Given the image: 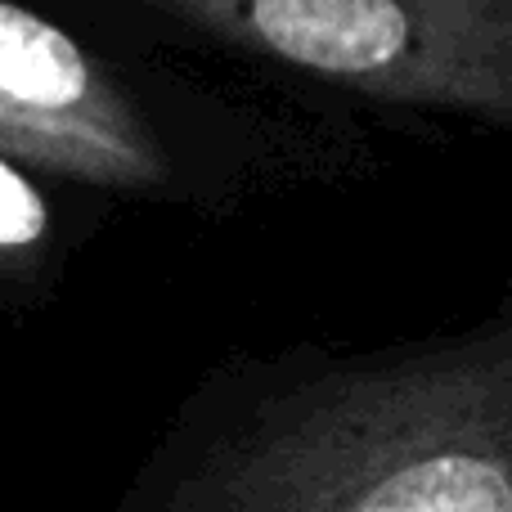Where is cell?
I'll use <instances>...</instances> for the list:
<instances>
[{
    "instance_id": "obj_1",
    "label": "cell",
    "mask_w": 512,
    "mask_h": 512,
    "mask_svg": "<svg viewBox=\"0 0 512 512\" xmlns=\"http://www.w3.org/2000/svg\"><path fill=\"white\" fill-rule=\"evenodd\" d=\"M131 512H512L508 333L274 391Z\"/></svg>"
},
{
    "instance_id": "obj_2",
    "label": "cell",
    "mask_w": 512,
    "mask_h": 512,
    "mask_svg": "<svg viewBox=\"0 0 512 512\" xmlns=\"http://www.w3.org/2000/svg\"><path fill=\"white\" fill-rule=\"evenodd\" d=\"M355 95L512 122V0H149Z\"/></svg>"
},
{
    "instance_id": "obj_3",
    "label": "cell",
    "mask_w": 512,
    "mask_h": 512,
    "mask_svg": "<svg viewBox=\"0 0 512 512\" xmlns=\"http://www.w3.org/2000/svg\"><path fill=\"white\" fill-rule=\"evenodd\" d=\"M0 149L90 185H153L167 171L113 77L50 18L9 0H0Z\"/></svg>"
},
{
    "instance_id": "obj_4",
    "label": "cell",
    "mask_w": 512,
    "mask_h": 512,
    "mask_svg": "<svg viewBox=\"0 0 512 512\" xmlns=\"http://www.w3.org/2000/svg\"><path fill=\"white\" fill-rule=\"evenodd\" d=\"M50 230L45 203L36 198V189L18 176L9 162H0V252H23L36 248Z\"/></svg>"
}]
</instances>
